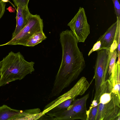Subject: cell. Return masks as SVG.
I'll return each instance as SVG.
<instances>
[{"instance_id":"obj_2","label":"cell","mask_w":120,"mask_h":120,"mask_svg":"<svg viewBox=\"0 0 120 120\" xmlns=\"http://www.w3.org/2000/svg\"><path fill=\"white\" fill-rule=\"evenodd\" d=\"M0 69V87L21 80L34 71V62L26 60L19 52H10L4 58Z\"/></svg>"},{"instance_id":"obj_4","label":"cell","mask_w":120,"mask_h":120,"mask_svg":"<svg viewBox=\"0 0 120 120\" xmlns=\"http://www.w3.org/2000/svg\"><path fill=\"white\" fill-rule=\"evenodd\" d=\"M112 83L110 80H106L101 86L97 94L94 99L99 100L98 112H110L120 103V97L112 91Z\"/></svg>"},{"instance_id":"obj_15","label":"cell","mask_w":120,"mask_h":120,"mask_svg":"<svg viewBox=\"0 0 120 120\" xmlns=\"http://www.w3.org/2000/svg\"><path fill=\"white\" fill-rule=\"evenodd\" d=\"M118 57L117 49L112 52L110 61L107 73L110 76L111 74L113 68L115 67L116 60Z\"/></svg>"},{"instance_id":"obj_9","label":"cell","mask_w":120,"mask_h":120,"mask_svg":"<svg viewBox=\"0 0 120 120\" xmlns=\"http://www.w3.org/2000/svg\"><path fill=\"white\" fill-rule=\"evenodd\" d=\"M116 18V21L108 28L105 33L97 41H100L101 46L100 49L97 51L110 48L116 35L120 32V19L117 17Z\"/></svg>"},{"instance_id":"obj_19","label":"cell","mask_w":120,"mask_h":120,"mask_svg":"<svg viewBox=\"0 0 120 120\" xmlns=\"http://www.w3.org/2000/svg\"><path fill=\"white\" fill-rule=\"evenodd\" d=\"M6 4L0 0V19L3 16L5 11Z\"/></svg>"},{"instance_id":"obj_6","label":"cell","mask_w":120,"mask_h":120,"mask_svg":"<svg viewBox=\"0 0 120 120\" xmlns=\"http://www.w3.org/2000/svg\"><path fill=\"white\" fill-rule=\"evenodd\" d=\"M89 95L88 93L80 98L75 99L68 109L59 116L54 118V120H87L86 104Z\"/></svg>"},{"instance_id":"obj_5","label":"cell","mask_w":120,"mask_h":120,"mask_svg":"<svg viewBox=\"0 0 120 120\" xmlns=\"http://www.w3.org/2000/svg\"><path fill=\"white\" fill-rule=\"evenodd\" d=\"M94 67V76L95 82V93L98 94L101 85L104 83L107 74L109 64L112 52L110 48L98 50Z\"/></svg>"},{"instance_id":"obj_20","label":"cell","mask_w":120,"mask_h":120,"mask_svg":"<svg viewBox=\"0 0 120 120\" xmlns=\"http://www.w3.org/2000/svg\"><path fill=\"white\" fill-rule=\"evenodd\" d=\"M10 12H14L15 9L14 8H12L11 7H9L7 9Z\"/></svg>"},{"instance_id":"obj_17","label":"cell","mask_w":120,"mask_h":120,"mask_svg":"<svg viewBox=\"0 0 120 120\" xmlns=\"http://www.w3.org/2000/svg\"><path fill=\"white\" fill-rule=\"evenodd\" d=\"M116 17L120 19V5L118 0H112Z\"/></svg>"},{"instance_id":"obj_1","label":"cell","mask_w":120,"mask_h":120,"mask_svg":"<svg viewBox=\"0 0 120 120\" xmlns=\"http://www.w3.org/2000/svg\"><path fill=\"white\" fill-rule=\"evenodd\" d=\"M60 41L62 60L50 94L52 97L58 96L78 78L86 66L83 54L78 47V42L71 30L62 31L60 34Z\"/></svg>"},{"instance_id":"obj_3","label":"cell","mask_w":120,"mask_h":120,"mask_svg":"<svg viewBox=\"0 0 120 120\" xmlns=\"http://www.w3.org/2000/svg\"><path fill=\"white\" fill-rule=\"evenodd\" d=\"M43 19L39 15L30 14L26 25L14 37L6 43L0 45V46L6 45H20L26 46L30 38L36 32L43 31Z\"/></svg>"},{"instance_id":"obj_11","label":"cell","mask_w":120,"mask_h":120,"mask_svg":"<svg viewBox=\"0 0 120 120\" xmlns=\"http://www.w3.org/2000/svg\"><path fill=\"white\" fill-rule=\"evenodd\" d=\"M22 111L3 105L0 106V120H18Z\"/></svg>"},{"instance_id":"obj_18","label":"cell","mask_w":120,"mask_h":120,"mask_svg":"<svg viewBox=\"0 0 120 120\" xmlns=\"http://www.w3.org/2000/svg\"><path fill=\"white\" fill-rule=\"evenodd\" d=\"M101 46V43L100 41H97L94 45L92 48L90 50L88 54V56L93 52L97 51L100 49Z\"/></svg>"},{"instance_id":"obj_16","label":"cell","mask_w":120,"mask_h":120,"mask_svg":"<svg viewBox=\"0 0 120 120\" xmlns=\"http://www.w3.org/2000/svg\"><path fill=\"white\" fill-rule=\"evenodd\" d=\"M15 6L17 7L18 5L24 7H28L29 0H12Z\"/></svg>"},{"instance_id":"obj_10","label":"cell","mask_w":120,"mask_h":120,"mask_svg":"<svg viewBox=\"0 0 120 120\" xmlns=\"http://www.w3.org/2000/svg\"><path fill=\"white\" fill-rule=\"evenodd\" d=\"M16 7V26L12 33L11 39L18 34L25 26L30 13L28 7H22L18 5Z\"/></svg>"},{"instance_id":"obj_7","label":"cell","mask_w":120,"mask_h":120,"mask_svg":"<svg viewBox=\"0 0 120 120\" xmlns=\"http://www.w3.org/2000/svg\"><path fill=\"white\" fill-rule=\"evenodd\" d=\"M67 25L78 42H84L90 34V26L83 8L80 7L77 13Z\"/></svg>"},{"instance_id":"obj_12","label":"cell","mask_w":120,"mask_h":120,"mask_svg":"<svg viewBox=\"0 0 120 120\" xmlns=\"http://www.w3.org/2000/svg\"><path fill=\"white\" fill-rule=\"evenodd\" d=\"M109 79L112 86V92L120 97V62L117 61L115 63Z\"/></svg>"},{"instance_id":"obj_21","label":"cell","mask_w":120,"mask_h":120,"mask_svg":"<svg viewBox=\"0 0 120 120\" xmlns=\"http://www.w3.org/2000/svg\"><path fill=\"white\" fill-rule=\"evenodd\" d=\"M4 3H6V2H9L14 7V8H15V9L16 10V8H15V6H14L15 5H14L13 4H12L10 2V1L9 0H1Z\"/></svg>"},{"instance_id":"obj_13","label":"cell","mask_w":120,"mask_h":120,"mask_svg":"<svg viewBox=\"0 0 120 120\" xmlns=\"http://www.w3.org/2000/svg\"><path fill=\"white\" fill-rule=\"evenodd\" d=\"M47 37L43 31L37 32L30 38L26 45V46L33 47L45 40Z\"/></svg>"},{"instance_id":"obj_14","label":"cell","mask_w":120,"mask_h":120,"mask_svg":"<svg viewBox=\"0 0 120 120\" xmlns=\"http://www.w3.org/2000/svg\"><path fill=\"white\" fill-rule=\"evenodd\" d=\"M99 100L94 99L87 112V120H96L98 107Z\"/></svg>"},{"instance_id":"obj_22","label":"cell","mask_w":120,"mask_h":120,"mask_svg":"<svg viewBox=\"0 0 120 120\" xmlns=\"http://www.w3.org/2000/svg\"><path fill=\"white\" fill-rule=\"evenodd\" d=\"M2 61H0V69L1 66Z\"/></svg>"},{"instance_id":"obj_8","label":"cell","mask_w":120,"mask_h":120,"mask_svg":"<svg viewBox=\"0 0 120 120\" xmlns=\"http://www.w3.org/2000/svg\"><path fill=\"white\" fill-rule=\"evenodd\" d=\"M90 86L86 78L84 77H82L69 90L47 105L41 112L42 114L46 111L65 100L75 98L79 95H83Z\"/></svg>"}]
</instances>
